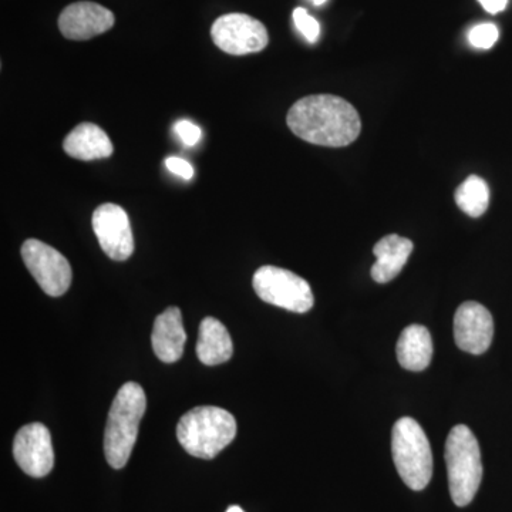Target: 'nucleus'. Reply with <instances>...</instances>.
Wrapping results in <instances>:
<instances>
[{"label": "nucleus", "mask_w": 512, "mask_h": 512, "mask_svg": "<svg viewBox=\"0 0 512 512\" xmlns=\"http://www.w3.org/2000/svg\"><path fill=\"white\" fill-rule=\"evenodd\" d=\"M252 285L262 301L286 311L306 313L311 311L315 303L311 285L301 276L278 266L259 268Z\"/></svg>", "instance_id": "nucleus-6"}, {"label": "nucleus", "mask_w": 512, "mask_h": 512, "mask_svg": "<svg viewBox=\"0 0 512 512\" xmlns=\"http://www.w3.org/2000/svg\"><path fill=\"white\" fill-rule=\"evenodd\" d=\"M458 208L466 212L468 217L478 218L488 210L490 204V188L483 178L470 175L454 194Z\"/></svg>", "instance_id": "nucleus-18"}, {"label": "nucleus", "mask_w": 512, "mask_h": 512, "mask_svg": "<svg viewBox=\"0 0 512 512\" xmlns=\"http://www.w3.org/2000/svg\"><path fill=\"white\" fill-rule=\"evenodd\" d=\"M177 437L190 456L212 460L237 437V421L221 407H195L181 417Z\"/></svg>", "instance_id": "nucleus-3"}, {"label": "nucleus", "mask_w": 512, "mask_h": 512, "mask_svg": "<svg viewBox=\"0 0 512 512\" xmlns=\"http://www.w3.org/2000/svg\"><path fill=\"white\" fill-rule=\"evenodd\" d=\"M64 151L76 160L93 161L110 157L113 143L106 131L93 123L79 124L63 143Z\"/></svg>", "instance_id": "nucleus-15"}, {"label": "nucleus", "mask_w": 512, "mask_h": 512, "mask_svg": "<svg viewBox=\"0 0 512 512\" xmlns=\"http://www.w3.org/2000/svg\"><path fill=\"white\" fill-rule=\"evenodd\" d=\"M500 30L494 23H480L468 32V42L477 49L488 50L497 43Z\"/></svg>", "instance_id": "nucleus-19"}, {"label": "nucleus", "mask_w": 512, "mask_h": 512, "mask_svg": "<svg viewBox=\"0 0 512 512\" xmlns=\"http://www.w3.org/2000/svg\"><path fill=\"white\" fill-rule=\"evenodd\" d=\"M185 342H187V335H185L180 309L173 306L157 316L151 343H153L154 353L161 362H178L183 357Z\"/></svg>", "instance_id": "nucleus-13"}, {"label": "nucleus", "mask_w": 512, "mask_h": 512, "mask_svg": "<svg viewBox=\"0 0 512 512\" xmlns=\"http://www.w3.org/2000/svg\"><path fill=\"white\" fill-rule=\"evenodd\" d=\"M478 2L490 15L504 12L508 5V0H478Z\"/></svg>", "instance_id": "nucleus-23"}, {"label": "nucleus", "mask_w": 512, "mask_h": 512, "mask_svg": "<svg viewBox=\"0 0 512 512\" xmlns=\"http://www.w3.org/2000/svg\"><path fill=\"white\" fill-rule=\"evenodd\" d=\"M211 37L222 52L232 56L262 52L269 43L264 23L245 13H228L215 20Z\"/></svg>", "instance_id": "nucleus-8"}, {"label": "nucleus", "mask_w": 512, "mask_h": 512, "mask_svg": "<svg viewBox=\"0 0 512 512\" xmlns=\"http://www.w3.org/2000/svg\"><path fill=\"white\" fill-rule=\"evenodd\" d=\"M293 23L296 29L301 32V35L308 40L309 43L318 42L320 35V25L318 20L309 15L308 10L303 8H296L293 10Z\"/></svg>", "instance_id": "nucleus-20"}, {"label": "nucleus", "mask_w": 512, "mask_h": 512, "mask_svg": "<svg viewBox=\"0 0 512 512\" xmlns=\"http://www.w3.org/2000/svg\"><path fill=\"white\" fill-rule=\"evenodd\" d=\"M13 457L30 477H46L55 466L52 436L45 424L32 423L22 427L13 441Z\"/></svg>", "instance_id": "nucleus-9"}, {"label": "nucleus", "mask_w": 512, "mask_h": 512, "mask_svg": "<svg viewBox=\"0 0 512 512\" xmlns=\"http://www.w3.org/2000/svg\"><path fill=\"white\" fill-rule=\"evenodd\" d=\"M227 512H245L242 510L241 507H238V505H231V507L228 508Z\"/></svg>", "instance_id": "nucleus-24"}, {"label": "nucleus", "mask_w": 512, "mask_h": 512, "mask_svg": "<svg viewBox=\"0 0 512 512\" xmlns=\"http://www.w3.org/2000/svg\"><path fill=\"white\" fill-rule=\"evenodd\" d=\"M446 464L451 500L457 507H467L483 480V461L476 436L464 424L448 434Z\"/></svg>", "instance_id": "nucleus-4"}, {"label": "nucleus", "mask_w": 512, "mask_h": 512, "mask_svg": "<svg viewBox=\"0 0 512 512\" xmlns=\"http://www.w3.org/2000/svg\"><path fill=\"white\" fill-rule=\"evenodd\" d=\"M413 242L399 235H387L373 248L376 264L372 266V278L377 284L393 281L407 264L412 255Z\"/></svg>", "instance_id": "nucleus-14"}, {"label": "nucleus", "mask_w": 512, "mask_h": 512, "mask_svg": "<svg viewBox=\"0 0 512 512\" xmlns=\"http://www.w3.org/2000/svg\"><path fill=\"white\" fill-rule=\"evenodd\" d=\"M93 231L104 254L114 261H126L134 252L133 231L127 212L117 204L100 205L93 214Z\"/></svg>", "instance_id": "nucleus-10"}, {"label": "nucleus", "mask_w": 512, "mask_h": 512, "mask_svg": "<svg viewBox=\"0 0 512 512\" xmlns=\"http://www.w3.org/2000/svg\"><path fill=\"white\" fill-rule=\"evenodd\" d=\"M165 165H167L171 173L184 178V180L188 181L194 177V168H192V165L188 163V161L183 160V158L168 157L167 160H165Z\"/></svg>", "instance_id": "nucleus-22"}, {"label": "nucleus", "mask_w": 512, "mask_h": 512, "mask_svg": "<svg viewBox=\"0 0 512 512\" xmlns=\"http://www.w3.org/2000/svg\"><path fill=\"white\" fill-rule=\"evenodd\" d=\"M234 355V343L227 328L215 318H205L198 333L197 356L207 366L222 365Z\"/></svg>", "instance_id": "nucleus-16"}, {"label": "nucleus", "mask_w": 512, "mask_h": 512, "mask_svg": "<svg viewBox=\"0 0 512 512\" xmlns=\"http://www.w3.org/2000/svg\"><path fill=\"white\" fill-rule=\"evenodd\" d=\"M175 133L183 141L184 146L194 147L200 143L201 128L197 124L191 123L188 120H180L175 124Z\"/></svg>", "instance_id": "nucleus-21"}, {"label": "nucleus", "mask_w": 512, "mask_h": 512, "mask_svg": "<svg viewBox=\"0 0 512 512\" xmlns=\"http://www.w3.org/2000/svg\"><path fill=\"white\" fill-rule=\"evenodd\" d=\"M311 2L315 6H322L325 5V3L328 2V0H311Z\"/></svg>", "instance_id": "nucleus-25"}, {"label": "nucleus", "mask_w": 512, "mask_h": 512, "mask_svg": "<svg viewBox=\"0 0 512 512\" xmlns=\"http://www.w3.org/2000/svg\"><path fill=\"white\" fill-rule=\"evenodd\" d=\"M113 12L94 2H76L60 13L59 29L66 39L89 40L114 26Z\"/></svg>", "instance_id": "nucleus-12"}, {"label": "nucleus", "mask_w": 512, "mask_h": 512, "mask_svg": "<svg viewBox=\"0 0 512 512\" xmlns=\"http://www.w3.org/2000/svg\"><path fill=\"white\" fill-rule=\"evenodd\" d=\"M494 338V320L485 306L464 302L454 316V339L458 348L471 355H483Z\"/></svg>", "instance_id": "nucleus-11"}, {"label": "nucleus", "mask_w": 512, "mask_h": 512, "mask_svg": "<svg viewBox=\"0 0 512 512\" xmlns=\"http://www.w3.org/2000/svg\"><path fill=\"white\" fill-rule=\"evenodd\" d=\"M286 123L295 136L323 147L349 146L362 131V120L355 107L332 94H315L296 101Z\"/></svg>", "instance_id": "nucleus-1"}, {"label": "nucleus", "mask_w": 512, "mask_h": 512, "mask_svg": "<svg viewBox=\"0 0 512 512\" xmlns=\"http://www.w3.org/2000/svg\"><path fill=\"white\" fill-rule=\"evenodd\" d=\"M392 453L403 483L410 490H424L433 476V454L426 433L412 417H402L394 424Z\"/></svg>", "instance_id": "nucleus-5"}, {"label": "nucleus", "mask_w": 512, "mask_h": 512, "mask_svg": "<svg viewBox=\"0 0 512 512\" xmlns=\"http://www.w3.org/2000/svg\"><path fill=\"white\" fill-rule=\"evenodd\" d=\"M397 360L410 372L427 369L433 357V342L426 326L410 325L403 330L397 342Z\"/></svg>", "instance_id": "nucleus-17"}, {"label": "nucleus", "mask_w": 512, "mask_h": 512, "mask_svg": "<svg viewBox=\"0 0 512 512\" xmlns=\"http://www.w3.org/2000/svg\"><path fill=\"white\" fill-rule=\"evenodd\" d=\"M146 407V393L134 382L123 384L111 404L104 433V454L107 463L116 470L126 467L133 453Z\"/></svg>", "instance_id": "nucleus-2"}, {"label": "nucleus", "mask_w": 512, "mask_h": 512, "mask_svg": "<svg viewBox=\"0 0 512 512\" xmlns=\"http://www.w3.org/2000/svg\"><path fill=\"white\" fill-rule=\"evenodd\" d=\"M22 258L47 295L57 298L69 291L73 279L72 266L57 249L39 239H28L22 245Z\"/></svg>", "instance_id": "nucleus-7"}]
</instances>
